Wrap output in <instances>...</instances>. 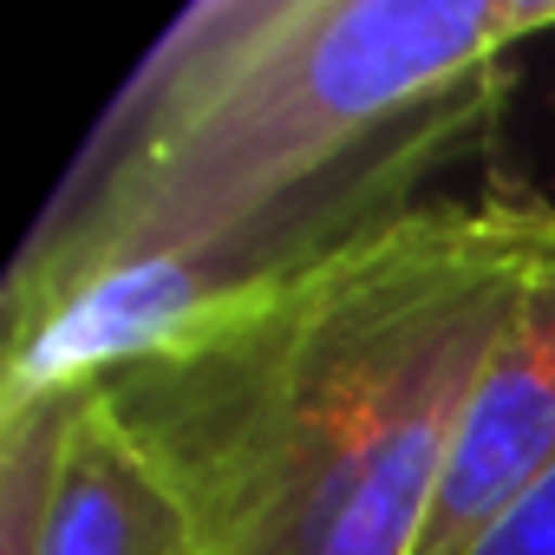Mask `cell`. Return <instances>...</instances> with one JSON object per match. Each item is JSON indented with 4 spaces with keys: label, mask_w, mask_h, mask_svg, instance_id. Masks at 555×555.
I'll return each instance as SVG.
<instances>
[{
    "label": "cell",
    "mask_w": 555,
    "mask_h": 555,
    "mask_svg": "<svg viewBox=\"0 0 555 555\" xmlns=\"http://www.w3.org/2000/svg\"><path fill=\"white\" fill-rule=\"evenodd\" d=\"M548 470H555V229L516 295V314L503 321L496 347L483 353L464 392L412 555H464Z\"/></svg>",
    "instance_id": "cell-4"
},
{
    "label": "cell",
    "mask_w": 555,
    "mask_h": 555,
    "mask_svg": "<svg viewBox=\"0 0 555 555\" xmlns=\"http://www.w3.org/2000/svg\"><path fill=\"white\" fill-rule=\"evenodd\" d=\"M464 555H555V470L509 516H496Z\"/></svg>",
    "instance_id": "cell-5"
},
{
    "label": "cell",
    "mask_w": 555,
    "mask_h": 555,
    "mask_svg": "<svg viewBox=\"0 0 555 555\" xmlns=\"http://www.w3.org/2000/svg\"><path fill=\"white\" fill-rule=\"evenodd\" d=\"M555 0H196L47 196L8 274L0 405L288 288L431 209L490 144Z\"/></svg>",
    "instance_id": "cell-1"
},
{
    "label": "cell",
    "mask_w": 555,
    "mask_h": 555,
    "mask_svg": "<svg viewBox=\"0 0 555 555\" xmlns=\"http://www.w3.org/2000/svg\"><path fill=\"white\" fill-rule=\"evenodd\" d=\"M548 229L555 203L522 190L438 196L86 386L170 483L203 555H412L464 392Z\"/></svg>",
    "instance_id": "cell-2"
},
{
    "label": "cell",
    "mask_w": 555,
    "mask_h": 555,
    "mask_svg": "<svg viewBox=\"0 0 555 555\" xmlns=\"http://www.w3.org/2000/svg\"><path fill=\"white\" fill-rule=\"evenodd\" d=\"M0 555H203L99 386L0 405Z\"/></svg>",
    "instance_id": "cell-3"
}]
</instances>
